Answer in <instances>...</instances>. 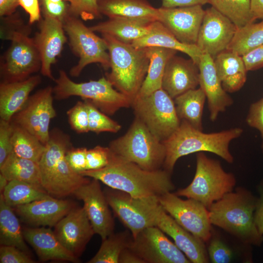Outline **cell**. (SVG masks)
<instances>
[{
  "mask_svg": "<svg viewBox=\"0 0 263 263\" xmlns=\"http://www.w3.org/2000/svg\"><path fill=\"white\" fill-rule=\"evenodd\" d=\"M263 44V21L238 28L226 50L243 56Z\"/></svg>",
  "mask_w": 263,
  "mask_h": 263,
  "instance_id": "39",
  "label": "cell"
},
{
  "mask_svg": "<svg viewBox=\"0 0 263 263\" xmlns=\"http://www.w3.org/2000/svg\"><path fill=\"white\" fill-rule=\"evenodd\" d=\"M9 181L1 173H0V191L2 193L4 188L7 185Z\"/></svg>",
  "mask_w": 263,
  "mask_h": 263,
  "instance_id": "57",
  "label": "cell"
},
{
  "mask_svg": "<svg viewBox=\"0 0 263 263\" xmlns=\"http://www.w3.org/2000/svg\"><path fill=\"white\" fill-rule=\"evenodd\" d=\"M208 3V0H162V6L164 8L203 5Z\"/></svg>",
  "mask_w": 263,
  "mask_h": 263,
  "instance_id": "52",
  "label": "cell"
},
{
  "mask_svg": "<svg viewBox=\"0 0 263 263\" xmlns=\"http://www.w3.org/2000/svg\"><path fill=\"white\" fill-rule=\"evenodd\" d=\"M150 58L147 75L137 96L149 95L160 89L166 65L169 59L176 55L177 51L159 47H146Z\"/></svg>",
  "mask_w": 263,
  "mask_h": 263,
  "instance_id": "31",
  "label": "cell"
},
{
  "mask_svg": "<svg viewBox=\"0 0 263 263\" xmlns=\"http://www.w3.org/2000/svg\"><path fill=\"white\" fill-rule=\"evenodd\" d=\"M104 192L110 207L131 232L132 237L146 228L155 226L141 207L138 198L112 188H107Z\"/></svg>",
  "mask_w": 263,
  "mask_h": 263,
  "instance_id": "22",
  "label": "cell"
},
{
  "mask_svg": "<svg viewBox=\"0 0 263 263\" xmlns=\"http://www.w3.org/2000/svg\"><path fill=\"white\" fill-rule=\"evenodd\" d=\"M0 244L18 247L29 254L19 220L12 207L0 195Z\"/></svg>",
  "mask_w": 263,
  "mask_h": 263,
  "instance_id": "33",
  "label": "cell"
},
{
  "mask_svg": "<svg viewBox=\"0 0 263 263\" xmlns=\"http://www.w3.org/2000/svg\"><path fill=\"white\" fill-rule=\"evenodd\" d=\"M170 173L165 169H144L111 151L110 161L106 167L79 173L97 179L110 188L125 192L134 198L144 199L159 198L173 190L175 186Z\"/></svg>",
  "mask_w": 263,
  "mask_h": 263,
  "instance_id": "1",
  "label": "cell"
},
{
  "mask_svg": "<svg viewBox=\"0 0 263 263\" xmlns=\"http://www.w3.org/2000/svg\"><path fill=\"white\" fill-rule=\"evenodd\" d=\"M12 126L10 121L0 120V167L13 151L12 143Z\"/></svg>",
  "mask_w": 263,
  "mask_h": 263,
  "instance_id": "46",
  "label": "cell"
},
{
  "mask_svg": "<svg viewBox=\"0 0 263 263\" xmlns=\"http://www.w3.org/2000/svg\"><path fill=\"white\" fill-rule=\"evenodd\" d=\"M110 56L111 71L106 78L117 91L132 100L147 75L150 58L146 48H138L102 35Z\"/></svg>",
  "mask_w": 263,
  "mask_h": 263,
  "instance_id": "5",
  "label": "cell"
},
{
  "mask_svg": "<svg viewBox=\"0 0 263 263\" xmlns=\"http://www.w3.org/2000/svg\"><path fill=\"white\" fill-rule=\"evenodd\" d=\"M129 230L112 233L102 240L101 246L95 255L88 263H119L122 251L127 247L132 239Z\"/></svg>",
  "mask_w": 263,
  "mask_h": 263,
  "instance_id": "37",
  "label": "cell"
},
{
  "mask_svg": "<svg viewBox=\"0 0 263 263\" xmlns=\"http://www.w3.org/2000/svg\"><path fill=\"white\" fill-rule=\"evenodd\" d=\"M119 263H145L144 261L128 247L121 253Z\"/></svg>",
  "mask_w": 263,
  "mask_h": 263,
  "instance_id": "55",
  "label": "cell"
},
{
  "mask_svg": "<svg viewBox=\"0 0 263 263\" xmlns=\"http://www.w3.org/2000/svg\"><path fill=\"white\" fill-rule=\"evenodd\" d=\"M19 5V0H0V17L13 15Z\"/></svg>",
  "mask_w": 263,
  "mask_h": 263,
  "instance_id": "54",
  "label": "cell"
},
{
  "mask_svg": "<svg viewBox=\"0 0 263 263\" xmlns=\"http://www.w3.org/2000/svg\"><path fill=\"white\" fill-rule=\"evenodd\" d=\"M206 95L200 87L189 90L173 99L177 115L194 128L203 130L202 116Z\"/></svg>",
  "mask_w": 263,
  "mask_h": 263,
  "instance_id": "32",
  "label": "cell"
},
{
  "mask_svg": "<svg viewBox=\"0 0 263 263\" xmlns=\"http://www.w3.org/2000/svg\"><path fill=\"white\" fill-rule=\"evenodd\" d=\"M260 197L257 198L254 221L259 233L263 235V189L259 187Z\"/></svg>",
  "mask_w": 263,
  "mask_h": 263,
  "instance_id": "53",
  "label": "cell"
},
{
  "mask_svg": "<svg viewBox=\"0 0 263 263\" xmlns=\"http://www.w3.org/2000/svg\"><path fill=\"white\" fill-rule=\"evenodd\" d=\"M87 106L89 116V131L96 133L102 132H117L121 125L102 112L91 102L83 100Z\"/></svg>",
  "mask_w": 263,
  "mask_h": 263,
  "instance_id": "40",
  "label": "cell"
},
{
  "mask_svg": "<svg viewBox=\"0 0 263 263\" xmlns=\"http://www.w3.org/2000/svg\"><path fill=\"white\" fill-rule=\"evenodd\" d=\"M39 75H33L19 81L5 82L0 84V117L11 121L29 97L30 93L41 82Z\"/></svg>",
  "mask_w": 263,
  "mask_h": 263,
  "instance_id": "27",
  "label": "cell"
},
{
  "mask_svg": "<svg viewBox=\"0 0 263 263\" xmlns=\"http://www.w3.org/2000/svg\"><path fill=\"white\" fill-rule=\"evenodd\" d=\"M260 188H262L263 189V183H262V184H261V186L260 187Z\"/></svg>",
  "mask_w": 263,
  "mask_h": 263,
  "instance_id": "58",
  "label": "cell"
},
{
  "mask_svg": "<svg viewBox=\"0 0 263 263\" xmlns=\"http://www.w3.org/2000/svg\"><path fill=\"white\" fill-rule=\"evenodd\" d=\"M111 151L119 157L148 170L161 169L165 162V145L138 117L122 136L109 144Z\"/></svg>",
  "mask_w": 263,
  "mask_h": 263,
  "instance_id": "6",
  "label": "cell"
},
{
  "mask_svg": "<svg viewBox=\"0 0 263 263\" xmlns=\"http://www.w3.org/2000/svg\"><path fill=\"white\" fill-rule=\"evenodd\" d=\"M0 194L5 203L12 207L50 196L40 187L18 180L9 181Z\"/></svg>",
  "mask_w": 263,
  "mask_h": 263,
  "instance_id": "35",
  "label": "cell"
},
{
  "mask_svg": "<svg viewBox=\"0 0 263 263\" xmlns=\"http://www.w3.org/2000/svg\"><path fill=\"white\" fill-rule=\"evenodd\" d=\"M99 11L109 18L117 17L158 20V8L147 0H97Z\"/></svg>",
  "mask_w": 263,
  "mask_h": 263,
  "instance_id": "30",
  "label": "cell"
},
{
  "mask_svg": "<svg viewBox=\"0 0 263 263\" xmlns=\"http://www.w3.org/2000/svg\"><path fill=\"white\" fill-rule=\"evenodd\" d=\"M199 85L198 65L176 55L166 65L161 88L173 99Z\"/></svg>",
  "mask_w": 263,
  "mask_h": 263,
  "instance_id": "24",
  "label": "cell"
},
{
  "mask_svg": "<svg viewBox=\"0 0 263 263\" xmlns=\"http://www.w3.org/2000/svg\"><path fill=\"white\" fill-rule=\"evenodd\" d=\"M154 21L145 18L117 17L109 18L90 28L94 32L109 35L123 43L132 44L149 32Z\"/></svg>",
  "mask_w": 263,
  "mask_h": 263,
  "instance_id": "26",
  "label": "cell"
},
{
  "mask_svg": "<svg viewBox=\"0 0 263 263\" xmlns=\"http://www.w3.org/2000/svg\"><path fill=\"white\" fill-rule=\"evenodd\" d=\"M63 24L71 49L79 58L77 64L70 71L71 76H78L84 68L91 63H99L105 70L110 68V56L102 37L96 35L76 17L69 15Z\"/></svg>",
  "mask_w": 263,
  "mask_h": 263,
  "instance_id": "11",
  "label": "cell"
},
{
  "mask_svg": "<svg viewBox=\"0 0 263 263\" xmlns=\"http://www.w3.org/2000/svg\"><path fill=\"white\" fill-rule=\"evenodd\" d=\"M218 76L224 89L227 93L239 91L246 80V72L242 56L226 50L214 59Z\"/></svg>",
  "mask_w": 263,
  "mask_h": 263,
  "instance_id": "29",
  "label": "cell"
},
{
  "mask_svg": "<svg viewBox=\"0 0 263 263\" xmlns=\"http://www.w3.org/2000/svg\"><path fill=\"white\" fill-rule=\"evenodd\" d=\"M138 201L154 225L172 238L190 263L209 262L204 242L184 229L168 214L160 205L158 198H138Z\"/></svg>",
  "mask_w": 263,
  "mask_h": 263,
  "instance_id": "12",
  "label": "cell"
},
{
  "mask_svg": "<svg viewBox=\"0 0 263 263\" xmlns=\"http://www.w3.org/2000/svg\"><path fill=\"white\" fill-rule=\"evenodd\" d=\"M208 242L207 251L209 261L213 263H228L232 261L234 252L220 238L212 234Z\"/></svg>",
  "mask_w": 263,
  "mask_h": 263,
  "instance_id": "43",
  "label": "cell"
},
{
  "mask_svg": "<svg viewBox=\"0 0 263 263\" xmlns=\"http://www.w3.org/2000/svg\"><path fill=\"white\" fill-rule=\"evenodd\" d=\"M11 124L14 152L19 157L38 163L45 150L46 146L26 130L16 124Z\"/></svg>",
  "mask_w": 263,
  "mask_h": 263,
  "instance_id": "36",
  "label": "cell"
},
{
  "mask_svg": "<svg viewBox=\"0 0 263 263\" xmlns=\"http://www.w3.org/2000/svg\"><path fill=\"white\" fill-rule=\"evenodd\" d=\"M240 128L219 132L205 133L188 122L182 120L178 129L163 142L166 148L163 167L171 172L180 157L189 154L207 151L214 153L229 163L234 158L229 150L230 142L243 133Z\"/></svg>",
  "mask_w": 263,
  "mask_h": 263,
  "instance_id": "4",
  "label": "cell"
},
{
  "mask_svg": "<svg viewBox=\"0 0 263 263\" xmlns=\"http://www.w3.org/2000/svg\"><path fill=\"white\" fill-rule=\"evenodd\" d=\"M69 0H39L43 14L50 15L62 22L69 15Z\"/></svg>",
  "mask_w": 263,
  "mask_h": 263,
  "instance_id": "45",
  "label": "cell"
},
{
  "mask_svg": "<svg viewBox=\"0 0 263 263\" xmlns=\"http://www.w3.org/2000/svg\"><path fill=\"white\" fill-rule=\"evenodd\" d=\"M53 88L39 90L12 117L11 122L26 130L46 145L50 138L51 120L56 116Z\"/></svg>",
  "mask_w": 263,
  "mask_h": 263,
  "instance_id": "14",
  "label": "cell"
},
{
  "mask_svg": "<svg viewBox=\"0 0 263 263\" xmlns=\"http://www.w3.org/2000/svg\"><path fill=\"white\" fill-rule=\"evenodd\" d=\"M55 82L54 96L58 100L79 96L83 100L89 101L108 115L113 114L121 108L131 106L132 99L114 89L106 76L97 80L76 83L70 79L65 71L60 70Z\"/></svg>",
  "mask_w": 263,
  "mask_h": 263,
  "instance_id": "7",
  "label": "cell"
},
{
  "mask_svg": "<svg viewBox=\"0 0 263 263\" xmlns=\"http://www.w3.org/2000/svg\"><path fill=\"white\" fill-rule=\"evenodd\" d=\"M246 122L250 126L260 131L263 139L262 148L263 151V98L251 105Z\"/></svg>",
  "mask_w": 263,
  "mask_h": 263,
  "instance_id": "49",
  "label": "cell"
},
{
  "mask_svg": "<svg viewBox=\"0 0 263 263\" xmlns=\"http://www.w3.org/2000/svg\"><path fill=\"white\" fill-rule=\"evenodd\" d=\"M135 116L160 141L168 138L179 127L174 100L162 88L150 94L136 96L132 102Z\"/></svg>",
  "mask_w": 263,
  "mask_h": 263,
  "instance_id": "10",
  "label": "cell"
},
{
  "mask_svg": "<svg viewBox=\"0 0 263 263\" xmlns=\"http://www.w3.org/2000/svg\"><path fill=\"white\" fill-rule=\"evenodd\" d=\"M30 32L26 25L8 33L3 39L11 43L0 60L1 82L22 81L40 70V55Z\"/></svg>",
  "mask_w": 263,
  "mask_h": 263,
  "instance_id": "9",
  "label": "cell"
},
{
  "mask_svg": "<svg viewBox=\"0 0 263 263\" xmlns=\"http://www.w3.org/2000/svg\"><path fill=\"white\" fill-rule=\"evenodd\" d=\"M69 15L83 20H90L101 17L97 0H69Z\"/></svg>",
  "mask_w": 263,
  "mask_h": 263,
  "instance_id": "41",
  "label": "cell"
},
{
  "mask_svg": "<svg viewBox=\"0 0 263 263\" xmlns=\"http://www.w3.org/2000/svg\"><path fill=\"white\" fill-rule=\"evenodd\" d=\"M242 56L247 71L257 70L263 67V44Z\"/></svg>",
  "mask_w": 263,
  "mask_h": 263,
  "instance_id": "50",
  "label": "cell"
},
{
  "mask_svg": "<svg viewBox=\"0 0 263 263\" xmlns=\"http://www.w3.org/2000/svg\"><path fill=\"white\" fill-rule=\"evenodd\" d=\"M0 263H35L27 253L12 245H0Z\"/></svg>",
  "mask_w": 263,
  "mask_h": 263,
  "instance_id": "47",
  "label": "cell"
},
{
  "mask_svg": "<svg viewBox=\"0 0 263 263\" xmlns=\"http://www.w3.org/2000/svg\"><path fill=\"white\" fill-rule=\"evenodd\" d=\"M145 263H190L176 244L156 226L146 228L132 239L128 246Z\"/></svg>",
  "mask_w": 263,
  "mask_h": 263,
  "instance_id": "15",
  "label": "cell"
},
{
  "mask_svg": "<svg viewBox=\"0 0 263 263\" xmlns=\"http://www.w3.org/2000/svg\"><path fill=\"white\" fill-rule=\"evenodd\" d=\"M257 198L242 188L225 194L208 209L212 225L218 226L249 245L263 242L256 225L254 212Z\"/></svg>",
  "mask_w": 263,
  "mask_h": 263,
  "instance_id": "2",
  "label": "cell"
},
{
  "mask_svg": "<svg viewBox=\"0 0 263 263\" xmlns=\"http://www.w3.org/2000/svg\"><path fill=\"white\" fill-rule=\"evenodd\" d=\"M43 16L33 38L40 56L41 74L55 80L51 66L61 53L67 38L62 21L47 14Z\"/></svg>",
  "mask_w": 263,
  "mask_h": 263,
  "instance_id": "19",
  "label": "cell"
},
{
  "mask_svg": "<svg viewBox=\"0 0 263 263\" xmlns=\"http://www.w3.org/2000/svg\"><path fill=\"white\" fill-rule=\"evenodd\" d=\"M45 146L38 164L41 186L50 196L61 199L72 195L90 181L74 170L67 161L66 152L72 147L69 135L54 129Z\"/></svg>",
  "mask_w": 263,
  "mask_h": 263,
  "instance_id": "3",
  "label": "cell"
},
{
  "mask_svg": "<svg viewBox=\"0 0 263 263\" xmlns=\"http://www.w3.org/2000/svg\"><path fill=\"white\" fill-rule=\"evenodd\" d=\"M111 151L109 147L97 146L87 150V170H95L106 167L110 159Z\"/></svg>",
  "mask_w": 263,
  "mask_h": 263,
  "instance_id": "44",
  "label": "cell"
},
{
  "mask_svg": "<svg viewBox=\"0 0 263 263\" xmlns=\"http://www.w3.org/2000/svg\"><path fill=\"white\" fill-rule=\"evenodd\" d=\"M75 207L67 200L51 196L15 207L26 223L35 226L54 227Z\"/></svg>",
  "mask_w": 263,
  "mask_h": 263,
  "instance_id": "21",
  "label": "cell"
},
{
  "mask_svg": "<svg viewBox=\"0 0 263 263\" xmlns=\"http://www.w3.org/2000/svg\"><path fill=\"white\" fill-rule=\"evenodd\" d=\"M212 7L240 28L255 20L251 11L250 0H208Z\"/></svg>",
  "mask_w": 263,
  "mask_h": 263,
  "instance_id": "38",
  "label": "cell"
},
{
  "mask_svg": "<svg viewBox=\"0 0 263 263\" xmlns=\"http://www.w3.org/2000/svg\"><path fill=\"white\" fill-rule=\"evenodd\" d=\"M54 227L58 241L77 258L95 234L83 207L73 208Z\"/></svg>",
  "mask_w": 263,
  "mask_h": 263,
  "instance_id": "20",
  "label": "cell"
},
{
  "mask_svg": "<svg viewBox=\"0 0 263 263\" xmlns=\"http://www.w3.org/2000/svg\"><path fill=\"white\" fill-rule=\"evenodd\" d=\"M158 202L186 230L204 243L210 240L212 230L209 211L202 203L190 198L183 200L171 192L160 196Z\"/></svg>",
  "mask_w": 263,
  "mask_h": 263,
  "instance_id": "13",
  "label": "cell"
},
{
  "mask_svg": "<svg viewBox=\"0 0 263 263\" xmlns=\"http://www.w3.org/2000/svg\"><path fill=\"white\" fill-rule=\"evenodd\" d=\"M237 30L228 18L211 6L205 10L196 45L214 59L227 49Z\"/></svg>",
  "mask_w": 263,
  "mask_h": 263,
  "instance_id": "16",
  "label": "cell"
},
{
  "mask_svg": "<svg viewBox=\"0 0 263 263\" xmlns=\"http://www.w3.org/2000/svg\"><path fill=\"white\" fill-rule=\"evenodd\" d=\"M87 151L86 148L72 147L66 152L67 161L72 168L78 173L87 170Z\"/></svg>",
  "mask_w": 263,
  "mask_h": 263,
  "instance_id": "48",
  "label": "cell"
},
{
  "mask_svg": "<svg viewBox=\"0 0 263 263\" xmlns=\"http://www.w3.org/2000/svg\"><path fill=\"white\" fill-rule=\"evenodd\" d=\"M0 173L7 179L31 183L41 188L39 164L17 155L13 151L0 167Z\"/></svg>",
  "mask_w": 263,
  "mask_h": 263,
  "instance_id": "34",
  "label": "cell"
},
{
  "mask_svg": "<svg viewBox=\"0 0 263 263\" xmlns=\"http://www.w3.org/2000/svg\"><path fill=\"white\" fill-rule=\"evenodd\" d=\"M24 239L34 249L40 261L78 263V258L68 251L56 236L54 230L44 226L23 229Z\"/></svg>",
  "mask_w": 263,
  "mask_h": 263,
  "instance_id": "25",
  "label": "cell"
},
{
  "mask_svg": "<svg viewBox=\"0 0 263 263\" xmlns=\"http://www.w3.org/2000/svg\"><path fill=\"white\" fill-rule=\"evenodd\" d=\"M131 44L138 48L159 47L180 51L188 56L198 65L203 54L196 44H187L179 41L158 20L152 23L150 31L146 35Z\"/></svg>",
  "mask_w": 263,
  "mask_h": 263,
  "instance_id": "28",
  "label": "cell"
},
{
  "mask_svg": "<svg viewBox=\"0 0 263 263\" xmlns=\"http://www.w3.org/2000/svg\"><path fill=\"white\" fill-rule=\"evenodd\" d=\"M71 128L78 133L90 132L88 112L85 101H79L67 112Z\"/></svg>",
  "mask_w": 263,
  "mask_h": 263,
  "instance_id": "42",
  "label": "cell"
},
{
  "mask_svg": "<svg viewBox=\"0 0 263 263\" xmlns=\"http://www.w3.org/2000/svg\"><path fill=\"white\" fill-rule=\"evenodd\" d=\"M158 21L181 42L196 44L205 10L202 5L158 8Z\"/></svg>",
  "mask_w": 263,
  "mask_h": 263,
  "instance_id": "18",
  "label": "cell"
},
{
  "mask_svg": "<svg viewBox=\"0 0 263 263\" xmlns=\"http://www.w3.org/2000/svg\"><path fill=\"white\" fill-rule=\"evenodd\" d=\"M251 11L256 19H263V0H250Z\"/></svg>",
  "mask_w": 263,
  "mask_h": 263,
  "instance_id": "56",
  "label": "cell"
},
{
  "mask_svg": "<svg viewBox=\"0 0 263 263\" xmlns=\"http://www.w3.org/2000/svg\"><path fill=\"white\" fill-rule=\"evenodd\" d=\"M235 184L234 175L225 171L219 161L199 152L193 180L188 186L174 193L195 200L208 209L213 203L232 191Z\"/></svg>",
  "mask_w": 263,
  "mask_h": 263,
  "instance_id": "8",
  "label": "cell"
},
{
  "mask_svg": "<svg viewBox=\"0 0 263 263\" xmlns=\"http://www.w3.org/2000/svg\"><path fill=\"white\" fill-rule=\"evenodd\" d=\"M83 202V207L95 234L102 240L113 233L114 223L100 181L92 178L73 193Z\"/></svg>",
  "mask_w": 263,
  "mask_h": 263,
  "instance_id": "17",
  "label": "cell"
},
{
  "mask_svg": "<svg viewBox=\"0 0 263 263\" xmlns=\"http://www.w3.org/2000/svg\"><path fill=\"white\" fill-rule=\"evenodd\" d=\"M19 4L29 15V23L32 24L41 19L39 0H19Z\"/></svg>",
  "mask_w": 263,
  "mask_h": 263,
  "instance_id": "51",
  "label": "cell"
},
{
  "mask_svg": "<svg viewBox=\"0 0 263 263\" xmlns=\"http://www.w3.org/2000/svg\"><path fill=\"white\" fill-rule=\"evenodd\" d=\"M199 85L207 100L209 117L216 120L219 114L233 104V100L224 89L218 76L214 59L202 54L198 64Z\"/></svg>",
  "mask_w": 263,
  "mask_h": 263,
  "instance_id": "23",
  "label": "cell"
}]
</instances>
